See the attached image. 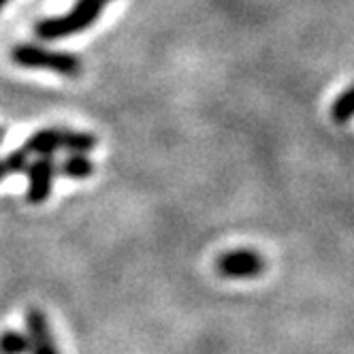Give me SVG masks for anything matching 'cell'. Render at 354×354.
<instances>
[{
	"label": "cell",
	"instance_id": "9c48e42d",
	"mask_svg": "<svg viewBox=\"0 0 354 354\" xmlns=\"http://www.w3.org/2000/svg\"><path fill=\"white\" fill-rule=\"evenodd\" d=\"M0 354H30V339L21 331L0 333Z\"/></svg>",
	"mask_w": 354,
	"mask_h": 354
},
{
	"label": "cell",
	"instance_id": "5b68a950",
	"mask_svg": "<svg viewBox=\"0 0 354 354\" xmlns=\"http://www.w3.org/2000/svg\"><path fill=\"white\" fill-rule=\"evenodd\" d=\"M58 173V165L54 162L52 156H39L32 160L26 169L28 175V201L32 205H41L47 201V196L52 194L54 177Z\"/></svg>",
	"mask_w": 354,
	"mask_h": 354
},
{
	"label": "cell",
	"instance_id": "7a4b0ae2",
	"mask_svg": "<svg viewBox=\"0 0 354 354\" xmlns=\"http://www.w3.org/2000/svg\"><path fill=\"white\" fill-rule=\"evenodd\" d=\"M11 60L21 68H35V71H49L60 77L75 80L80 77L84 64L82 58L68 54V52H52V49L35 45V43H21L11 49Z\"/></svg>",
	"mask_w": 354,
	"mask_h": 354
},
{
	"label": "cell",
	"instance_id": "52a82bcc",
	"mask_svg": "<svg viewBox=\"0 0 354 354\" xmlns=\"http://www.w3.org/2000/svg\"><path fill=\"white\" fill-rule=\"evenodd\" d=\"M58 173L68 180H88L94 173V162L88 158V154H68L58 167Z\"/></svg>",
	"mask_w": 354,
	"mask_h": 354
},
{
	"label": "cell",
	"instance_id": "3957f363",
	"mask_svg": "<svg viewBox=\"0 0 354 354\" xmlns=\"http://www.w3.org/2000/svg\"><path fill=\"white\" fill-rule=\"evenodd\" d=\"M98 139L92 133L84 131H68V129H43L37 131L24 145L28 154L37 156H54L58 149L68 154H90L96 147Z\"/></svg>",
	"mask_w": 354,
	"mask_h": 354
},
{
	"label": "cell",
	"instance_id": "7c38bea8",
	"mask_svg": "<svg viewBox=\"0 0 354 354\" xmlns=\"http://www.w3.org/2000/svg\"><path fill=\"white\" fill-rule=\"evenodd\" d=\"M7 5H9V0H0V11H3V9H5Z\"/></svg>",
	"mask_w": 354,
	"mask_h": 354
},
{
	"label": "cell",
	"instance_id": "8fae6325",
	"mask_svg": "<svg viewBox=\"0 0 354 354\" xmlns=\"http://www.w3.org/2000/svg\"><path fill=\"white\" fill-rule=\"evenodd\" d=\"M3 137H5V131L0 129V141H3ZM7 177V171H5V165H3V160H0V182H3Z\"/></svg>",
	"mask_w": 354,
	"mask_h": 354
},
{
	"label": "cell",
	"instance_id": "277c9868",
	"mask_svg": "<svg viewBox=\"0 0 354 354\" xmlns=\"http://www.w3.org/2000/svg\"><path fill=\"white\" fill-rule=\"evenodd\" d=\"M265 259L252 248L229 250L220 254L216 261L218 275L226 277V280H252V277H259L265 271Z\"/></svg>",
	"mask_w": 354,
	"mask_h": 354
},
{
	"label": "cell",
	"instance_id": "30bf717a",
	"mask_svg": "<svg viewBox=\"0 0 354 354\" xmlns=\"http://www.w3.org/2000/svg\"><path fill=\"white\" fill-rule=\"evenodd\" d=\"M5 165V171H7V177L9 175H21V173H26L28 165H30V154L24 147L19 149H13L9 156H5L3 160Z\"/></svg>",
	"mask_w": 354,
	"mask_h": 354
},
{
	"label": "cell",
	"instance_id": "8992f818",
	"mask_svg": "<svg viewBox=\"0 0 354 354\" xmlns=\"http://www.w3.org/2000/svg\"><path fill=\"white\" fill-rule=\"evenodd\" d=\"M26 335L30 339V354H60L49 320L39 308L26 312Z\"/></svg>",
	"mask_w": 354,
	"mask_h": 354
},
{
	"label": "cell",
	"instance_id": "6da1fadb",
	"mask_svg": "<svg viewBox=\"0 0 354 354\" xmlns=\"http://www.w3.org/2000/svg\"><path fill=\"white\" fill-rule=\"evenodd\" d=\"M113 0H77V5L62 15L45 17L35 26V35L41 41H60L77 37L98 21L103 9Z\"/></svg>",
	"mask_w": 354,
	"mask_h": 354
},
{
	"label": "cell",
	"instance_id": "ba28073f",
	"mask_svg": "<svg viewBox=\"0 0 354 354\" xmlns=\"http://www.w3.org/2000/svg\"><path fill=\"white\" fill-rule=\"evenodd\" d=\"M331 118L335 124H346L354 118V84L344 90L331 105Z\"/></svg>",
	"mask_w": 354,
	"mask_h": 354
}]
</instances>
